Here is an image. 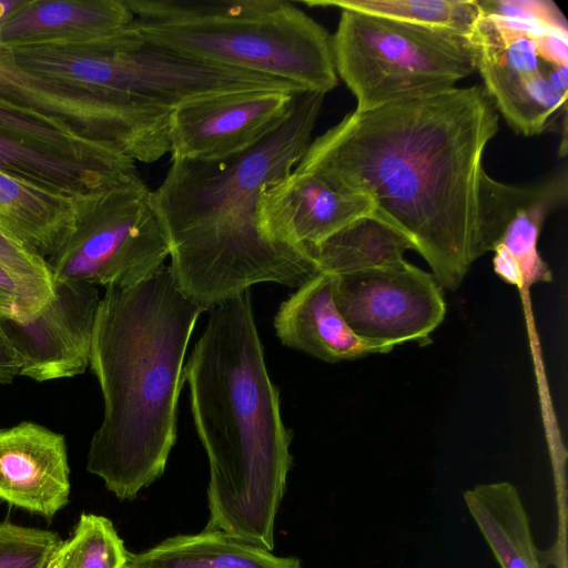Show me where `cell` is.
Returning <instances> with one entry per match:
<instances>
[{"label": "cell", "mask_w": 568, "mask_h": 568, "mask_svg": "<svg viewBox=\"0 0 568 568\" xmlns=\"http://www.w3.org/2000/svg\"><path fill=\"white\" fill-rule=\"evenodd\" d=\"M0 135L53 155L113 170H135V162L119 149L91 140L70 125L2 100Z\"/></svg>", "instance_id": "obj_23"}, {"label": "cell", "mask_w": 568, "mask_h": 568, "mask_svg": "<svg viewBox=\"0 0 568 568\" xmlns=\"http://www.w3.org/2000/svg\"><path fill=\"white\" fill-rule=\"evenodd\" d=\"M568 31L548 30L536 37L540 59L550 65H568Z\"/></svg>", "instance_id": "obj_31"}, {"label": "cell", "mask_w": 568, "mask_h": 568, "mask_svg": "<svg viewBox=\"0 0 568 568\" xmlns=\"http://www.w3.org/2000/svg\"><path fill=\"white\" fill-rule=\"evenodd\" d=\"M75 219V196L0 171V226L37 255H55L73 233Z\"/></svg>", "instance_id": "obj_17"}, {"label": "cell", "mask_w": 568, "mask_h": 568, "mask_svg": "<svg viewBox=\"0 0 568 568\" xmlns=\"http://www.w3.org/2000/svg\"><path fill=\"white\" fill-rule=\"evenodd\" d=\"M0 100L70 125L134 162L153 163L170 152V110L32 72L1 42Z\"/></svg>", "instance_id": "obj_9"}, {"label": "cell", "mask_w": 568, "mask_h": 568, "mask_svg": "<svg viewBox=\"0 0 568 568\" xmlns=\"http://www.w3.org/2000/svg\"><path fill=\"white\" fill-rule=\"evenodd\" d=\"M308 7H336L470 38L481 14L478 0H307Z\"/></svg>", "instance_id": "obj_25"}, {"label": "cell", "mask_w": 568, "mask_h": 568, "mask_svg": "<svg viewBox=\"0 0 568 568\" xmlns=\"http://www.w3.org/2000/svg\"><path fill=\"white\" fill-rule=\"evenodd\" d=\"M300 92L236 91L174 108L169 116L171 159L216 162L248 151L282 125Z\"/></svg>", "instance_id": "obj_11"}, {"label": "cell", "mask_w": 568, "mask_h": 568, "mask_svg": "<svg viewBox=\"0 0 568 568\" xmlns=\"http://www.w3.org/2000/svg\"><path fill=\"white\" fill-rule=\"evenodd\" d=\"M331 276L334 302L349 328L387 352L407 342L430 343L445 317L434 275L405 260Z\"/></svg>", "instance_id": "obj_10"}, {"label": "cell", "mask_w": 568, "mask_h": 568, "mask_svg": "<svg viewBox=\"0 0 568 568\" xmlns=\"http://www.w3.org/2000/svg\"><path fill=\"white\" fill-rule=\"evenodd\" d=\"M21 367V359L6 336L0 322V383H11L20 376Z\"/></svg>", "instance_id": "obj_32"}, {"label": "cell", "mask_w": 568, "mask_h": 568, "mask_svg": "<svg viewBox=\"0 0 568 568\" xmlns=\"http://www.w3.org/2000/svg\"><path fill=\"white\" fill-rule=\"evenodd\" d=\"M332 43L357 111L453 89L477 65L468 37L353 10H341Z\"/></svg>", "instance_id": "obj_6"}, {"label": "cell", "mask_w": 568, "mask_h": 568, "mask_svg": "<svg viewBox=\"0 0 568 568\" xmlns=\"http://www.w3.org/2000/svg\"><path fill=\"white\" fill-rule=\"evenodd\" d=\"M407 250H414L412 241L373 213L305 247L320 271L331 275L395 264L404 260Z\"/></svg>", "instance_id": "obj_22"}, {"label": "cell", "mask_w": 568, "mask_h": 568, "mask_svg": "<svg viewBox=\"0 0 568 568\" xmlns=\"http://www.w3.org/2000/svg\"><path fill=\"white\" fill-rule=\"evenodd\" d=\"M9 49L14 60L32 72L170 111L199 98L229 92L304 91L266 75L185 58L144 40L140 33L104 50Z\"/></svg>", "instance_id": "obj_7"}, {"label": "cell", "mask_w": 568, "mask_h": 568, "mask_svg": "<svg viewBox=\"0 0 568 568\" xmlns=\"http://www.w3.org/2000/svg\"><path fill=\"white\" fill-rule=\"evenodd\" d=\"M50 298L0 264V316L24 320Z\"/></svg>", "instance_id": "obj_30"}, {"label": "cell", "mask_w": 568, "mask_h": 568, "mask_svg": "<svg viewBox=\"0 0 568 568\" xmlns=\"http://www.w3.org/2000/svg\"><path fill=\"white\" fill-rule=\"evenodd\" d=\"M27 0H0V32L8 19L26 4Z\"/></svg>", "instance_id": "obj_33"}, {"label": "cell", "mask_w": 568, "mask_h": 568, "mask_svg": "<svg viewBox=\"0 0 568 568\" xmlns=\"http://www.w3.org/2000/svg\"><path fill=\"white\" fill-rule=\"evenodd\" d=\"M373 211L368 196L337 190L314 173L293 170L261 191L255 220L264 240L305 250Z\"/></svg>", "instance_id": "obj_13"}, {"label": "cell", "mask_w": 568, "mask_h": 568, "mask_svg": "<svg viewBox=\"0 0 568 568\" xmlns=\"http://www.w3.org/2000/svg\"><path fill=\"white\" fill-rule=\"evenodd\" d=\"M75 229L48 258L53 281L131 286L170 255L152 191L135 171L75 196Z\"/></svg>", "instance_id": "obj_8"}, {"label": "cell", "mask_w": 568, "mask_h": 568, "mask_svg": "<svg viewBox=\"0 0 568 568\" xmlns=\"http://www.w3.org/2000/svg\"><path fill=\"white\" fill-rule=\"evenodd\" d=\"M274 328L285 346L328 363L388 353L349 328L334 302L332 276L323 272L280 305Z\"/></svg>", "instance_id": "obj_15"}, {"label": "cell", "mask_w": 568, "mask_h": 568, "mask_svg": "<svg viewBox=\"0 0 568 568\" xmlns=\"http://www.w3.org/2000/svg\"><path fill=\"white\" fill-rule=\"evenodd\" d=\"M70 491L63 435L31 422L0 429V500L50 519Z\"/></svg>", "instance_id": "obj_14"}, {"label": "cell", "mask_w": 568, "mask_h": 568, "mask_svg": "<svg viewBox=\"0 0 568 568\" xmlns=\"http://www.w3.org/2000/svg\"><path fill=\"white\" fill-rule=\"evenodd\" d=\"M326 93L296 94L286 120L248 151L216 162L171 159L152 191L178 287L209 310L258 283L297 288L318 273L304 248L264 240L255 207L261 191L295 169Z\"/></svg>", "instance_id": "obj_2"}, {"label": "cell", "mask_w": 568, "mask_h": 568, "mask_svg": "<svg viewBox=\"0 0 568 568\" xmlns=\"http://www.w3.org/2000/svg\"><path fill=\"white\" fill-rule=\"evenodd\" d=\"M562 179L540 185L537 194L515 212L495 244L494 271L505 282L518 287L551 282V271L538 253L537 241L547 214L565 200Z\"/></svg>", "instance_id": "obj_21"}, {"label": "cell", "mask_w": 568, "mask_h": 568, "mask_svg": "<svg viewBox=\"0 0 568 568\" xmlns=\"http://www.w3.org/2000/svg\"><path fill=\"white\" fill-rule=\"evenodd\" d=\"M184 365L191 410L210 466L206 528L274 548L293 457L256 327L251 290L209 307Z\"/></svg>", "instance_id": "obj_3"}, {"label": "cell", "mask_w": 568, "mask_h": 568, "mask_svg": "<svg viewBox=\"0 0 568 568\" xmlns=\"http://www.w3.org/2000/svg\"><path fill=\"white\" fill-rule=\"evenodd\" d=\"M124 568H128L126 566Z\"/></svg>", "instance_id": "obj_34"}, {"label": "cell", "mask_w": 568, "mask_h": 568, "mask_svg": "<svg viewBox=\"0 0 568 568\" xmlns=\"http://www.w3.org/2000/svg\"><path fill=\"white\" fill-rule=\"evenodd\" d=\"M60 541L54 531L0 523V568H48Z\"/></svg>", "instance_id": "obj_27"}, {"label": "cell", "mask_w": 568, "mask_h": 568, "mask_svg": "<svg viewBox=\"0 0 568 568\" xmlns=\"http://www.w3.org/2000/svg\"><path fill=\"white\" fill-rule=\"evenodd\" d=\"M484 13L517 21L524 24L567 30V21L559 8L548 0H483Z\"/></svg>", "instance_id": "obj_29"}, {"label": "cell", "mask_w": 568, "mask_h": 568, "mask_svg": "<svg viewBox=\"0 0 568 568\" xmlns=\"http://www.w3.org/2000/svg\"><path fill=\"white\" fill-rule=\"evenodd\" d=\"M206 307L186 296L168 265L131 286L105 287L90 368L103 397L87 470L119 499L162 476L176 442L186 348Z\"/></svg>", "instance_id": "obj_4"}, {"label": "cell", "mask_w": 568, "mask_h": 568, "mask_svg": "<svg viewBox=\"0 0 568 568\" xmlns=\"http://www.w3.org/2000/svg\"><path fill=\"white\" fill-rule=\"evenodd\" d=\"M133 22L125 0H27L3 24L0 42L9 48L38 47L113 34Z\"/></svg>", "instance_id": "obj_16"}, {"label": "cell", "mask_w": 568, "mask_h": 568, "mask_svg": "<svg viewBox=\"0 0 568 568\" xmlns=\"http://www.w3.org/2000/svg\"><path fill=\"white\" fill-rule=\"evenodd\" d=\"M0 264L38 291L52 296L53 277L48 261L23 246L1 226Z\"/></svg>", "instance_id": "obj_28"}, {"label": "cell", "mask_w": 568, "mask_h": 568, "mask_svg": "<svg viewBox=\"0 0 568 568\" xmlns=\"http://www.w3.org/2000/svg\"><path fill=\"white\" fill-rule=\"evenodd\" d=\"M499 113L483 85L354 110L311 142L295 171L363 194L404 233L442 288L456 290L486 251L494 182L483 166Z\"/></svg>", "instance_id": "obj_1"}, {"label": "cell", "mask_w": 568, "mask_h": 568, "mask_svg": "<svg viewBox=\"0 0 568 568\" xmlns=\"http://www.w3.org/2000/svg\"><path fill=\"white\" fill-rule=\"evenodd\" d=\"M100 295L95 285L53 281L51 298L33 315L0 316L21 359L20 376L36 382L74 377L90 367Z\"/></svg>", "instance_id": "obj_12"}, {"label": "cell", "mask_w": 568, "mask_h": 568, "mask_svg": "<svg viewBox=\"0 0 568 568\" xmlns=\"http://www.w3.org/2000/svg\"><path fill=\"white\" fill-rule=\"evenodd\" d=\"M0 171L42 189L77 196L135 170H113L53 155L0 135Z\"/></svg>", "instance_id": "obj_24"}, {"label": "cell", "mask_w": 568, "mask_h": 568, "mask_svg": "<svg viewBox=\"0 0 568 568\" xmlns=\"http://www.w3.org/2000/svg\"><path fill=\"white\" fill-rule=\"evenodd\" d=\"M464 501L501 568H541L527 511L511 483L476 485L464 491Z\"/></svg>", "instance_id": "obj_20"}, {"label": "cell", "mask_w": 568, "mask_h": 568, "mask_svg": "<svg viewBox=\"0 0 568 568\" xmlns=\"http://www.w3.org/2000/svg\"><path fill=\"white\" fill-rule=\"evenodd\" d=\"M141 37L206 64L327 93L338 83L332 36L284 0H125Z\"/></svg>", "instance_id": "obj_5"}, {"label": "cell", "mask_w": 568, "mask_h": 568, "mask_svg": "<svg viewBox=\"0 0 568 568\" xmlns=\"http://www.w3.org/2000/svg\"><path fill=\"white\" fill-rule=\"evenodd\" d=\"M551 67L519 68L477 59L476 70L497 112L517 133L531 136L544 132L552 115L566 104L567 95L549 81Z\"/></svg>", "instance_id": "obj_19"}, {"label": "cell", "mask_w": 568, "mask_h": 568, "mask_svg": "<svg viewBox=\"0 0 568 568\" xmlns=\"http://www.w3.org/2000/svg\"><path fill=\"white\" fill-rule=\"evenodd\" d=\"M128 568H302L296 557H277L271 550L205 528L178 535L140 554H129Z\"/></svg>", "instance_id": "obj_18"}, {"label": "cell", "mask_w": 568, "mask_h": 568, "mask_svg": "<svg viewBox=\"0 0 568 568\" xmlns=\"http://www.w3.org/2000/svg\"><path fill=\"white\" fill-rule=\"evenodd\" d=\"M129 554L109 518L83 513L70 537L55 548L48 568H124Z\"/></svg>", "instance_id": "obj_26"}]
</instances>
